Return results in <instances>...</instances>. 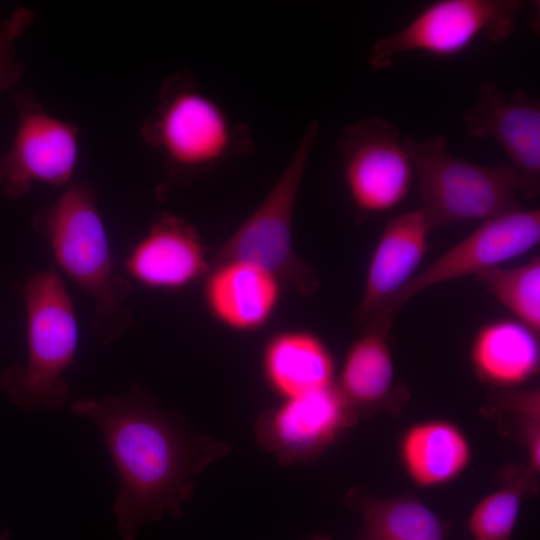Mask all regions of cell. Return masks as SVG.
Returning <instances> with one entry per match:
<instances>
[{
    "instance_id": "cell-19",
    "label": "cell",
    "mask_w": 540,
    "mask_h": 540,
    "mask_svg": "<svg viewBox=\"0 0 540 540\" xmlns=\"http://www.w3.org/2000/svg\"><path fill=\"white\" fill-rule=\"evenodd\" d=\"M387 335L381 331L363 330L349 349L339 386L349 403L375 404L392 390L394 365Z\"/></svg>"
},
{
    "instance_id": "cell-5",
    "label": "cell",
    "mask_w": 540,
    "mask_h": 540,
    "mask_svg": "<svg viewBox=\"0 0 540 540\" xmlns=\"http://www.w3.org/2000/svg\"><path fill=\"white\" fill-rule=\"evenodd\" d=\"M430 224L486 220L519 208L517 173L509 164L487 166L453 155L443 136L404 139Z\"/></svg>"
},
{
    "instance_id": "cell-12",
    "label": "cell",
    "mask_w": 540,
    "mask_h": 540,
    "mask_svg": "<svg viewBox=\"0 0 540 540\" xmlns=\"http://www.w3.org/2000/svg\"><path fill=\"white\" fill-rule=\"evenodd\" d=\"M349 405L333 384L287 401L260 424L263 443L281 458L301 460L325 447L347 424Z\"/></svg>"
},
{
    "instance_id": "cell-16",
    "label": "cell",
    "mask_w": 540,
    "mask_h": 540,
    "mask_svg": "<svg viewBox=\"0 0 540 540\" xmlns=\"http://www.w3.org/2000/svg\"><path fill=\"white\" fill-rule=\"evenodd\" d=\"M477 375L498 386L521 384L539 371V334L516 319H498L476 332L470 350Z\"/></svg>"
},
{
    "instance_id": "cell-9",
    "label": "cell",
    "mask_w": 540,
    "mask_h": 540,
    "mask_svg": "<svg viewBox=\"0 0 540 540\" xmlns=\"http://www.w3.org/2000/svg\"><path fill=\"white\" fill-rule=\"evenodd\" d=\"M337 151L349 197L361 215L386 213L404 201L414 172L393 123L370 117L349 124Z\"/></svg>"
},
{
    "instance_id": "cell-21",
    "label": "cell",
    "mask_w": 540,
    "mask_h": 540,
    "mask_svg": "<svg viewBox=\"0 0 540 540\" xmlns=\"http://www.w3.org/2000/svg\"><path fill=\"white\" fill-rule=\"evenodd\" d=\"M488 291L524 325L540 333V258L512 268H491L477 276Z\"/></svg>"
},
{
    "instance_id": "cell-18",
    "label": "cell",
    "mask_w": 540,
    "mask_h": 540,
    "mask_svg": "<svg viewBox=\"0 0 540 540\" xmlns=\"http://www.w3.org/2000/svg\"><path fill=\"white\" fill-rule=\"evenodd\" d=\"M264 366L270 383L287 398L332 384V356L318 337L307 332H285L273 338Z\"/></svg>"
},
{
    "instance_id": "cell-14",
    "label": "cell",
    "mask_w": 540,
    "mask_h": 540,
    "mask_svg": "<svg viewBox=\"0 0 540 540\" xmlns=\"http://www.w3.org/2000/svg\"><path fill=\"white\" fill-rule=\"evenodd\" d=\"M433 229L422 208L387 222L367 268L357 314L359 324H365L415 276Z\"/></svg>"
},
{
    "instance_id": "cell-4",
    "label": "cell",
    "mask_w": 540,
    "mask_h": 540,
    "mask_svg": "<svg viewBox=\"0 0 540 540\" xmlns=\"http://www.w3.org/2000/svg\"><path fill=\"white\" fill-rule=\"evenodd\" d=\"M27 361L0 374L7 397L26 413L55 411L71 399L65 378L78 346V324L72 298L56 270L30 276L23 290Z\"/></svg>"
},
{
    "instance_id": "cell-15",
    "label": "cell",
    "mask_w": 540,
    "mask_h": 540,
    "mask_svg": "<svg viewBox=\"0 0 540 540\" xmlns=\"http://www.w3.org/2000/svg\"><path fill=\"white\" fill-rule=\"evenodd\" d=\"M280 295V281L265 269L244 261L212 266L205 299L213 315L239 331L259 328L271 316Z\"/></svg>"
},
{
    "instance_id": "cell-22",
    "label": "cell",
    "mask_w": 540,
    "mask_h": 540,
    "mask_svg": "<svg viewBox=\"0 0 540 540\" xmlns=\"http://www.w3.org/2000/svg\"><path fill=\"white\" fill-rule=\"evenodd\" d=\"M523 485H506L483 498L473 509L468 529L474 540H509L516 525Z\"/></svg>"
},
{
    "instance_id": "cell-3",
    "label": "cell",
    "mask_w": 540,
    "mask_h": 540,
    "mask_svg": "<svg viewBox=\"0 0 540 540\" xmlns=\"http://www.w3.org/2000/svg\"><path fill=\"white\" fill-rule=\"evenodd\" d=\"M143 141L162 158L165 181L159 195L252 147L249 132L185 72L163 82L158 103L140 128Z\"/></svg>"
},
{
    "instance_id": "cell-6",
    "label": "cell",
    "mask_w": 540,
    "mask_h": 540,
    "mask_svg": "<svg viewBox=\"0 0 540 540\" xmlns=\"http://www.w3.org/2000/svg\"><path fill=\"white\" fill-rule=\"evenodd\" d=\"M318 133L319 123L312 120L268 194L223 244L212 266L233 260L249 262L302 295L316 292L318 276L295 253L292 227L298 193Z\"/></svg>"
},
{
    "instance_id": "cell-24",
    "label": "cell",
    "mask_w": 540,
    "mask_h": 540,
    "mask_svg": "<svg viewBox=\"0 0 540 540\" xmlns=\"http://www.w3.org/2000/svg\"><path fill=\"white\" fill-rule=\"evenodd\" d=\"M10 538V531L7 529V530H4L1 534H0V540H9Z\"/></svg>"
},
{
    "instance_id": "cell-13",
    "label": "cell",
    "mask_w": 540,
    "mask_h": 540,
    "mask_svg": "<svg viewBox=\"0 0 540 540\" xmlns=\"http://www.w3.org/2000/svg\"><path fill=\"white\" fill-rule=\"evenodd\" d=\"M128 274L153 289L183 288L208 270L196 228L182 217L163 213L125 260Z\"/></svg>"
},
{
    "instance_id": "cell-10",
    "label": "cell",
    "mask_w": 540,
    "mask_h": 540,
    "mask_svg": "<svg viewBox=\"0 0 540 540\" xmlns=\"http://www.w3.org/2000/svg\"><path fill=\"white\" fill-rule=\"evenodd\" d=\"M18 122L10 148L0 155V190L10 199L27 196L35 183L64 186L78 160V127L49 115L33 91H18Z\"/></svg>"
},
{
    "instance_id": "cell-2",
    "label": "cell",
    "mask_w": 540,
    "mask_h": 540,
    "mask_svg": "<svg viewBox=\"0 0 540 540\" xmlns=\"http://www.w3.org/2000/svg\"><path fill=\"white\" fill-rule=\"evenodd\" d=\"M32 224L61 270L93 299L94 337L103 344L116 341L133 322L132 287L114 267L94 188L71 184L53 204L35 212Z\"/></svg>"
},
{
    "instance_id": "cell-8",
    "label": "cell",
    "mask_w": 540,
    "mask_h": 540,
    "mask_svg": "<svg viewBox=\"0 0 540 540\" xmlns=\"http://www.w3.org/2000/svg\"><path fill=\"white\" fill-rule=\"evenodd\" d=\"M540 242V210L516 209L484 220L421 273L415 275L365 324L363 330L388 334L399 310L414 296L438 284L478 276L519 257Z\"/></svg>"
},
{
    "instance_id": "cell-17",
    "label": "cell",
    "mask_w": 540,
    "mask_h": 540,
    "mask_svg": "<svg viewBox=\"0 0 540 540\" xmlns=\"http://www.w3.org/2000/svg\"><path fill=\"white\" fill-rule=\"evenodd\" d=\"M403 465L422 487L446 484L461 474L470 461L467 438L447 421L422 422L411 427L400 445Z\"/></svg>"
},
{
    "instance_id": "cell-1",
    "label": "cell",
    "mask_w": 540,
    "mask_h": 540,
    "mask_svg": "<svg viewBox=\"0 0 540 540\" xmlns=\"http://www.w3.org/2000/svg\"><path fill=\"white\" fill-rule=\"evenodd\" d=\"M74 415L100 429L119 477L113 512L121 540H135L146 522L179 517L194 476L212 459V446L184 417L163 409L141 386L71 403Z\"/></svg>"
},
{
    "instance_id": "cell-11",
    "label": "cell",
    "mask_w": 540,
    "mask_h": 540,
    "mask_svg": "<svg viewBox=\"0 0 540 540\" xmlns=\"http://www.w3.org/2000/svg\"><path fill=\"white\" fill-rule=\"evenodd\" d=\"M467 133L494 139L509 158L528 199L540 192V103L526 91L505 94L485 83L474 105L464 114Z\"/></svg>"
},
{
    "instance_id": "cell-20",
    "label": "cell",
    "mask_w": 540,
    "mask_h": 540,
    "mask_svg": "<svg viewBox=\"0 0 540 540\" xmlns=\"http://www.w3.org/2000/svg\"><path fill=\"white\" fill-rule=\"evenodd\" d=\"M364 540H445L437 515L408 497L374 499L363 508Z\"/></svg>"
},
{
    "instance_id": "cell-23",
    "label": "cell",
    "mask_w": 540,
    "mask_h": 540,
    "mask_svg": "<svg viewBox=\"0 0 540 540\" xmlns=\"http://www.w3.org/2000/svg\"><path fill=\"white\" fill-rule=\"evenodd\" d=\"M34 18L32 10L19 6L0 26V93L14 88L22 77L24 67L16 60L14 45Z\"/></svg>"
},
{
    "instance_id": "cell-7",
    "label": "cell",
    "mask_w": 540,
    "mask_h": 540,
    "mask_svg": "<svg viewBox=\"0 0 540 540\" xmlns=\"http://www.w3.org/2000/svg\"><path fill=\"white\" fill-rule=\"evenodd\" d=\"M523 3L518 0H439L426 6L406 26L375 41L368 62L385 69L395 56L419 52L456 56L479 37L500 42L512 36Z\"/></svg>"
}]
</instances>
